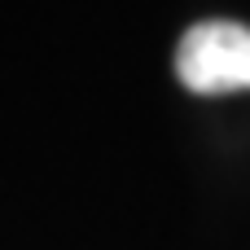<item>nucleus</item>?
<instances>
[{
    "label": "nucleus",
    "mask_w": 250,
    "mask_h": 250,
    "mask_svg": "<svg viewBox=\"0 0 250 250\" xmlns=\"http://www.w3.org/2000/svg\"><path fill=\"white\" fill-rule=\"evenodd\" d=\"M176 75L198 97L246 92L250 88V26L242 22H198L176 48Z\"/></svg>",
    "instance_id": "1"
}]
</instances>
